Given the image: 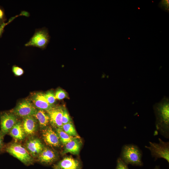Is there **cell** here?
Returning a JSON list of instances; mask_svg holds the SVG:
<instances>
[{"instance_id": "6da1fadb", "label": "cell", "mask_w": 169, "mask_h": 169, "mask_svg": "<svg viewBox=\"0 0 169 169\" xmlns=\"http://www.w3.org/2000/svg\"><path fill=\"white\" fill-rule=\"evenodd\" d=\"M156 117L155 125L157 131L165 138H169V101L164 97L153 106Z\"/></svg>"}, {"instance_id": "7a4b0ae2", "label": "cell", "mask_w": 169, "mask_h": 169, "mask_svg": "<svg viewBox=\"0 0 169 169\" xmlns=\"http://www.w3.org/2000/svg\"><path fill=\"white\" fill-rule=\"evenodd\" d=\"M142 152L136 145L133 144H125L122 147L120 158L126 164L141 166Z\"/></svg>"}, {"instance_id": "3957f363", "label": "cell", "mask_w": 169, "mask_h": 169, "mask_svg": "<svg viewBox=\"0 0 169 169\" xmlns=\"http://www.w3.org/2000/svg\"><path fill=\"white\" fill-rule=\"evenodd\" d=\"M7 152L26 165L31 164L33 158L26 148L22 145L13 143L8 145L5 148Z\"/></svg>"}, {"instance_id": "277c9868", "label": "cell", "mask_w": 169, "mask_h": 169, "mask_svg": "<svg viewBox=\"0 0 169 169\" xmlns=\"http://www.w3.org/2000/svg\"><path fill=\"white\" fill-rule=\"evenodd\" d=\"M50 37L48 30L45 28L36 29L33 35L25 45L45 49L49 43Z\"/></svg>"}, {"instance_id": "5b68a950", "label": "cell", "mask_w": 169, "mask_h": 169, "mask_svg": "<svg viewBox=\"0 0 169 169\" xmlns=\"http://www.w3.org/2000/svg\"><path fill=\"white\" fill-rule=\"evenodd\" d=\"M159 143L149 142L150 146H145V148L150 151L152 157L157 159L162 158L169 162V142L163 141L159 138Z\"/></svg>"}, {"instance_id": "8992f818", "label": "cell", "mask_w": 169, "mask_h": 169, "mask_svg": "<svg viewBox=\"0 0 169 169\" xmlns=\"http://www.w3.org/2000/svg\"><path fill=\"white\" fill-rule=\"evenodd\" d=\"M37 109L29 100H25L20 102L10 112L18 117L23 118L33 116Z\"/></svg>"}, {"instance_id": "52a82bcc", "label": "cell", "mask_w": 169, "mask_h": 169, "mask_svg": "<svg viewBox=\"0 0 169 169\" xmlns=\"http://www.w3.org/2000/svg\"><path fill=\"white\" fill-rule=\"evenodd\" d=\"M18 117L11 112H3L0 114V131L4 136L18 121Z\"/></svg>"}, {"instance_id": "ba28073f", "label": "cell", "mask_w": 169, "mask_h": 169, "mask_svg": "<svg viewBox=\"0 0 169 169\" xmlns=\"http://www.w3.org/2000/svg\"><path fill=\"white\" fill-rule=\"evenodd\" d=\"M64 108L61 106H53L46 111L49 119V123L55 128H61L63 125L62 117Z\"/></svg>"}, {"instance_id": "9c48e42d", "label": "cell", "mask_w": 169, "mask_h": 169, "mask_svg": "<svg viewBox=\"0 0 169 169\" xmlns=\"http://www.w3.org/2000/svg\"><path fill=\"white\" fill-rule=\"evenodd\" d=\"M42 134L44 141L48 145L56 147L60 146L61 142L58 134L50 126L42 129Z\"/></svg>"}, {"instance_id": "30bf717a", "label": "cell", "mask_w": 169, "mask_h": 169, "mask_svg": "<svg viewBox=\"0 0 169 169\" xmlns=\"http://www.w3.org/2000/svg\"><path fill=\"white\" fill-rule=\"evenodd\" d=\"M26 148L31 156L37 157L44 147L41 140L37 138L28 139L25 144Z\"/></svg>"}, {"instance_id": "8fae6325", "label": "cell", "mask_w": 169, "mask_h": 169, "mask_svg": "<svg viewBox=\"0 0 169 169\" xmlns=\"http://www.w3.org/2000/svg\"><path fill=\"white\" fill-rule=\"evenodd\" d=\"M32 103L37 109L47 111L53 106L47 101L44 94L40 92L34 94L31 97Z\"/></svg>"}, {"instance_id": "7c38bea8", "label": "cell", "mask_w": 169, "mask_h": 169, "mask_svg": "<svg viewBox=\"0 0 169 169\" xmlns=\"http://www.w3.org/2000/svg\"><path fill=\"white\" fill-rule=\"evenodd\" d=\"M22 124L26 135H33L37 130L38 122L33 116L23 118Z\"/></svg>"}, {"instance_id": "4fadbf2b", "label": "cell", "mask_w": 169, "mask_h": 169, "mask_svg": "<svg viewBox=\"0 0 169 169\" xmlns=\"http://www.w3.org/2000/svg\"><path fill=\"white\" fill-rule=\"evenodd\" d=\"M82 142L79 137H75L73 139L64 145L63 154L70 153L74 155L79 154L82 146Z\"/></svg>"}, {"instance_id": "5bb4252c", "label": "cell", "mask_w": 169, "mask_h": 169, "mask_svg": "<svg viewBox=\"0 0 169 169\" xmlns=\"http://www.w3.org/2000/svg\"><path fill=\"white\" fill-rule=\"evenodd\" d=\"M38 161L44 164H49L54 162L57 159L56 153L52 149L44 147L37 157Z\"/></svg>"}, {"instance_id": "9a60e30c", "label": "cell", "mask_w": 169, "mask_h": 169, "mask_svg": "<svg viewBox=\"0 0 169 169\" xmlns=\"http://www.w3.org/2000/svg\"><path fill=\"white\" fill-rule=\"evenodd\" d=\"M56 166L60 169H80V167L79 161L71 157L64 158Z\"/></svg>"}, {"instance_id": "2e32d148", "label": "cell", "mask_w": 169, "mask_h": 169, "mask_svg": "<svg viewBox=\"0 0 169 169\" xmlns=\"http://www.w3.org/2000/svg\"><path fill=\"white\" fill-rule=\"evenodd\" d=\"M9 133L15 140L18 141L23 140L26 135L23 128L22 122L19 121L13 127Z\"/></svg>"}, {"instance_id": "e0dca14e", "label": "cell", "mask_w": 169, "mask_h": 169, "mask_svg": "<svg viewBox=\"0 0 169 169\" xmlns=\"http://www.w3.org/2000/svg\"><path fill=\"white\" fill-rule=\"evenodd\" d=\"M33 116L37 120L42 129L48 126L49 123V119L45 111L37 109Z\"/></svg>"}, {"instance_id": "ac0fdd59", "label": "cell", "mask_w": 169, "mask_h": 169, "mask_svg": "<svg viewBox=\"0 0 169 169\" xmlns=\"http://www.w3.org/2000/svg\"><path fill=\"white\" fill-rule=\"evenodd\" d=\"M56 132L59 136L61 143L64 145L75 137L69 136L61 128L56 129Z\"/></svg>"}, {"instance_id": "d6986e66", "label": "cell", "mask_w": 169, "mask_h": 169, "mask_svg": "<svg viewBox=\"0 0 169 169\" xmlns=\"http://www.w3.org/2000/svg\"><path fill=\"white\" fill-rule=\"evenodd\" d=\"M61 129L69 136L74 137H79L74 126L71 122L63 124Z\"/></svg>"}, {"instance_id": "ffe728a7", "label": "cell", "mask_w": 169, "mask_h": 169, "mask_svg": "<svg viewBox=\"0 0 169 169\" xmlns=\"http://www.w3.org/2000/svg\"><path fill=\"white\" fill-rule=\"evenodd\" d=\"M44 95L49 103L52 105H54L53 104L56 100L54 92L52 90L49 91L45 94Z\"/></svg>"}, {"instance_id": "44dd1931", "label": "cell", "mask_w": 169, "mask_h": 169, "mask_svg": "<svg viewBox=\"0 0 169 169\" xmlns=\"http://www.w3.org/2000/svg\"><path fill=\"white\" fill-rule=\"evenodd\" d=\"M55 96L56 99L63 100L67 97L66 92L61 89H58L56 91Z\"/></svg>"}, {"instance_id": "7402d4cb", "label": "cell", "mask_w": 169, "mask_h": 169, "mask_svg": "<svg viewBox=\"0 0 169 169\" xmlns=\"http://www.w3.org/2000/svg\"><path fill=\"white\" fill-rule=\"evenodd\" d=\"M71 119L66 109L64 108L62 117V122L63 124L71 122Z\"/></svg>"}, {"instance_id": "603a6c76", "label": "cell", "mask_w": 169, "mask_h": 169, "mask_svg": "<svg viewBox=\"0 0 169 169\" xmlns=\"http://www.w3.org/2000/svg\"><path fill=\"white\" fill-rule=\"evenodd\" d=\"M116 169H129V168L127 165V164L120 157L117 160Z\"/></svg>"}, {"instance_id": "cb8c5ba5", "label": "cell", "mask_w": 169, "mask_h": 169, "mask_svg": "<svg viewBox=\"0 0 169 169\" xmlns=\"http://www.w3.org/2000/svg\"><path fill=\"white\" fill-rule=\"evenodd\" d=\"M12 70L14 74L17 76H21L24 73L23 69L18 66H13Z\"/></svg>"}, {"instance_id": "d4e9b609", "label": "cell", "mask_w": 169, "mask_h": 169, "mask_svg": "<svg viewBox=\"0 0 169 169\" xmlns=\"http://www.w3.org/2000/svg\"><path fill=\"white\" fill-rule=\"evenodd\" d=\"M160 7L165 9V10L168 11L169 9V1L162 0L160 3Z\"/></svg>"}, {"instance_id": "484cf974", "label": "cell", "mask_w": 169, "mask_h": 169, "mask_svg": "<svg viewBox=\"0 0 169 169\" xmlns=\"http://www.w3.org/2000/svg\"><path fill=\"white\" fill-rule=\"evenodd\" d=\"M3 137L4 136L0 131V151H2L4 146Z\"/></svg>"}, {"instance_id": "4316f807", "label": "cell", "mask_w": 169, "mask_h": 169, "mask_svg": "<svg viewBox=\"0 0 169 169\" xmlns=\"http://www.w3.org/2000/svg\"><path fill=\"white\" fill-rule=\"evenodd\" d=\"M0 19H4V13L3 11L0 8Z\"/></svg>"}, {"instance_id": "83f0119b", "label": "cell", "mask_w": 169, "mask_h": 169, "mask_svg": "<svg viewBox=\"0 0 169 169\" xmlns=\"http://www.w3.org/2000/svg\"><path fill=\"white\" fill-rule=\"evenodd\" d=\"M3 21H4V20L0 19V26H1L2 24L3 23Z\"/></svg>"}, {"instance_id": "f1b7e54d", "label": "cell", "mask_w": 169, "mask_h": 169, "mask_svg": "<svg viewBox=\"0 0 169 169\" xmlns=\"http://www.w3.org/2000/svg\"><path fill=\"white\" fill-rule=\"evenodd\" d=\"M154 169H159V168L157 166V167H156Z\"/></svg>"}, {"instance_id": "f546056e", "label": "cell", "mask_w": 169, "mask_h": 169, "mask_svg": "<svg viewBox=\"0 0 169 169\" xmlns=\"http://www.w3.org/2000/svg\"><path fill=\"white\" fill-rule=\"evenodd\" d=\"M54 169H60L58 168V167H57V166H56L55 168Z\"/></svg>"}]
</instances>
